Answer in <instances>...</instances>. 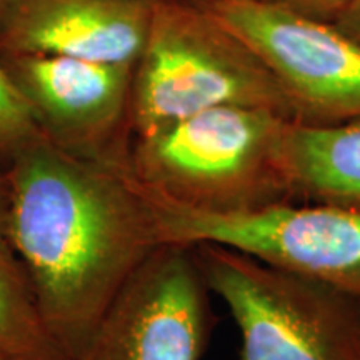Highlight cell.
<instances>
[{
	"mask_svg": "<svg viewBox=\"0 0 360 360\" xmlns=\"http://www.w3.org/2000/svg\"><path fill=\"white\" fill-rule=\"evenodd\" d=\"M254 107L294 119L260 57L199 0H154L134 69L132 137L215 107Z\"/></svg>",
	"mask_w": 360,
	"mask_h": 360,
	"instance_id": "obj_3",
	"label": "cell"
},
{
	"mask_svg": "<svg viewBox=\"0 0 360 360\" xmlns=\"http://www.w3.org/2000/svg\"><path fill=\"white\" fill-rule=\"evenodd\" d=\"M7 238L29 272L49 330L82 355L139 267L162 245L127 162L65 150L45 135L13 157Z\"/></svg>",
	"mask_w": 360,
	"mask_h": 360,
	"instance_id": "obj_1",
	"label": "cell"
},
{
	"mask_svg": "<svg viewBox=\"0 0 360 360\" xmlns=\"http://www.w3.org/2000/svg\"><path fill=\"white\" fill-rule=\"evenodd\" d=\"M281 155L297 200L360 207V119L326 125L289 120Z\"/></svg>",
	"mask_w": 360,
	"mask_h": 360,
	"instance_id": "obj_10",
	"label": "cell"
},
{
	"mask_svg": "<svg viewBox=\"0 0 360 360\" xmlns=\"http://www.w3.org/2000/svg\"><path fill=\"white\" fill-rule=\"evenodd\" d=\"M0 360H12V359H11V357H7L6 354H2V352H0Z\"/></svg>",
	"mask_w": 360,
	"mask_h": 360,
	"instance_id": "obj_16",
	"label": "cell"
},
{
	"mask_svg": "<svg viewBox=\"0 0 360 360\" xmlns=\"http://www.w3.org/2000/svg\"><path fill=\"white\" fill-rule=\"evenodd\" d=\"M2 4H4V0H0V7H2Z\"/></svg>",
	"mask_w": 360,
	"mask_h": 360,
	"instance_id": "obj_18",
	"label": "cell"
},
{
	"mask_svg": "<svg viewBox=\"0 0 360 360\" xmlns=\"http://www.w3.org/2000/svg\"><path fill=\"white\" fill-rule=\"evenodd\" d=\"M4 67L49 141L87 159L127 162L134 65L22 56Z\"/></svg>",
	"mask_w": 360,
	"mask_h": 360,
	"instance_id": "obj_8",
	"label": "cell"
},
{
	"mask_svg": "<svg viewBox=\"0 0 360 360\" xmlns=\"http://www.w3.org/2000/svg\"><path fill=\"white\" fill-rule=\"evenodd\" d=\"M141 191L162 245H227L360 297V207L289 202L252 214L210 215Z\"/></svg>",
	"mask_w": 360,
	"mask_h": 360,
	"instance_id": "obj_5",
	"label": "cell"
},
{
	"mask_svg": "<svg viewBox=\"0 0 360 360\" xmlns=\"http://www.w3.org/2000/svg\"><path fill=\"white\" fill-rule=\"evenodd\" d=\"M12 210V186L6 169H0V237H7Z\"/></svg>",
	"mask_w": 360,
	"mask_h": 360,
	"instance_id": "obj_14",
	"label": "cell"
},
{
	"mask_svg": "<svg viewBox=\"0 0 360 360\" xmlns=\"http://www.w3.org/2000/svg\"><path fill=\"white\" fill-rule=\"evenodd\" d=\"M154 0H4L0 49L7 57L64 56L137 65Z\"/></svg>",
	"mask_w": 360,
	"mask_h": 360,
	"instance_id": "obj_9",
	"label": "cell"
},
{
	"mask_svg": "<svg viewBox=\"0 0 360 360\" xmlns=\"http://www.w3.org/2000/svg\"><path fill=\"white\" fill-rule=\"evenodd\" d=\"M202 4L260 57L285 94L295 122L360 119V42L339 25L269 0Z\"/></svg>",
	"mask_w": 360,
	"mask_h": 360,
	"instance_id": "obj_6",
	"label": "cell"
},
{
	"mask_svg": "<svg viewBox=\"0 0 360 360\" xmlns=\"http://www.w3.org/2000/svg\"><path fill=\"white\" fill-rule=\"evenodd\" d=\"M299 15L312 17L323 22H335L352 6L354 0H269Z\"/></svg>",
	"mask_w": 360,
	"mask_h": 360,
	"instance_id": "obj_13",
	"label": "cell"
},
{
	"mask_svg": "<svg viewBox=\"0 0 360 360\" xmlns=\"http://www.w3.org/2000/svg\"><path fill=\"white\" fill-rule=\"evenodd\" d=\"M290 119L254 107H215L132 137L127 170L152 195L210 215L297 202L281 139Z\"/></svg>",
	"mask_w": 360,
	"mask_h": 360,
	"instance_id": "obj_2",
	"label": "cell"
},
{
	"mask_svg": "<svg viewBox=\"0 0 360 360\" xmlns=\"http://www.w3.org/2000/svg\"><path fill=\"white\" fill-rule=\"evenodd\" d=\"M335 25H339L344 32L360 42V0H354L352 6L342 13Z\"/></svg>",
	"mask_w": 360,
	"mask_h": 360,
	"instance_id": "obj_15",
	"label": "cell"
},
{
	"mask_svg": "<svg viewBox=\"0 0 360 360\" xmlns=\"http://www.w3.org/2000/svg\"><path fill=\"white\" fill-rule=\"evenodd\" d=\"M199 2H214V0H199Z\"/></svg>",
	"mask_w": 360,
	"mask_h": 360,
	"instance_id": "obj_17",
	"label": "cell"
},
{
	"mask_svg": "<svg viewBox=\"0 0 360 360\" xmlns=\"http://www.w3.org/2000/svg\"><path fill=\"white\" fill-rule=\"evenodd\" d=\"M240 330L238 360H360V297L220 244L193 245Z\"/></svg>",
	"mask_w": 360,
	"mask_h": 360,
	"instance_id": "obj_4",
	"label": "cell"
},
{
	"mask_svg": "<svg viewBox=\"0 0 360 360\" xmlns=\"http://www.w3.org/2000/svg\"><path fill=\"white\" fill-rule=\"evenodd\" d=\"M209 292L193 245H160L75 360H200L214 328Z\"/></svg>",
	"mask_w": 360,
	"mask_h": 360,
	"instance_id": "obj_7",
	"label": "cell"
},
{
	"mask_svg": "<svg viewBox=\"0 0 360 360\" xmlns=\"http://www.w3.org/2000/svg\"><path fill=\"white\" fill-rule=\"evenodd\" d=\"M42 135L29 101L0 65V169H7L22 148Z\"/></svg>",
	"mask_w": 360,
	"mask_h": 360,
	"instance_id": "obj_12",
	"label": "cell"
},
{
	"mask_svg": "<svg viewBox=\"0 0 360 360\" xmlns=\"http://www.w3.org/2000/svg\"><path fill=\"white\" fill-rule=\"evenodd\" d=\"M0 352L12 360H69L49 330L25 265L0 237Z\"/></svg>",
	"mask_w": 360,
	"mask_h": 360,
	"instance_id": "obj_11",
	"label": "cell"
}]
</instances>
